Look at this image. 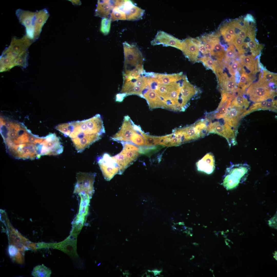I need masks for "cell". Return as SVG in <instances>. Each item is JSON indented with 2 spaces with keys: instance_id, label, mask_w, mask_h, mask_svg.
<instances>
[{
  "instance_id": "obj_1",
  "label": "cell",
  "mask_w": 277,
  "mask_h": 277,
  "mask_svg": "<svg viewBox=\"0 0 277 277\" xmlns=\"http://www.w3.org/2000/svg\"><path fill=\"white\" fill-rule=\"evenodd\" d=\"M0 133L7 152L15 159L33 160L53 153L55 144L50 134L37 136L20 122L1 117Z\"/></svg>"
},
{
  "instance_id": "obj_2",
  "label": "cell",
  "mask_w": 277,
  "mask_h": 277,
  "mask_svg": "<svg viewBox=\"0 0 277 277\" xmlns=\"http://www.w3.org/2000/svg\"><path fill=\"white\" fill-rule=\"evenodd\" d=\"M55 128L71 138L79 153L100 140L105 133L102 119L98 114L88 119L59 124Z\"/></svg>"
},
{
  "instance_id": "obj_3",
  "label": "cell",
  "mask_w": 277,
  "mask_h": 277,
  "mask_svg": "<svg viewBox=\"0 0 277 277\" xmlns=\"http://www.w3.org/2000/svg\"><path fill=\"white\" fill-rule=\"evenodd\" d=\"M16 14L26 28V35L33 42L39 37L42 28L50 16L46 8L35 12L17 9Z\"/></svg>"
},
{
  "instance_id": "obj_4",
  "label": "cell",
  "mask_w": 277,
  "mask_h": 277,
  "mask_svg": "<svg viewBox=\"0 0 277 277\" xmlns=\"http://www.w3.org/2000/svg\"><path fill=\"white\" fill-rule=\"evenodd\" d=\"M250 170V166L246 164L231 165L226 169L223 185L227 190L236 187L245 179Z\"/></svg>"
},
{
  "instance_id": "obj_5",
  "label": "cell",
  "mask_w": 277,
  "mask_h": 277,
  "mask_svg": "<svg viewBox=\"0 0 277 277\" xmlns=\"http://www.w3.org/2000/svg\"><path fill=\"white\" fill-rule=\"evenodd\" d=\"M121 143L123 146L122 150L113 156L118 166L119 174H122L141 153L139 147L131 143Z\"/></svg>"
},
{
  "instance_id": "obj_6",
  "label": "cell",
  "mask_w": 277,
  "mask_h": 277,
  "mask_svg": "<svg viewBox=\"0 0 277 277\" xmlns=\"http://www.w3.org/2000/svg\"><path fill=\"white\" fill-rule=\"evenodd\" d=\"M246 93L251 101L255 103L273 100L276 93L272 88L258 81L252 83L248 88Z\"/></svg>"
},
{
  "instance_id": "obj_7",
  "label": "cell",
  "mask_w": 277,
  "mask_h": 277,
  "mask_svg": "<svg viewBox=\"0 0 277 277\" xmlns=\"http://www.w3.org/2000/svg\"><path fill=\"white\" fill-rule=\"evenodd\" d=\"M124 55V72L130 70L139 64H143L144 57L136 45L130 44L126 42L123 43Z\"/></svg>"
},
{
  "instance_id": "obj_8",
  "label": "cell",
  "mask_w": 277,
  "mask_h": 277,
  "mask_svg": "<svg viewBox=\"0 0 277 277\" xmlns=\"http://www.w3.org/2000/svg\"><path fill=\"white\" fill-rule=\"evenodd\" d=\"M96 175L95 173H77L74 193L79 195H87L91 198L94 192L93 185Z\"/></svg>"
},
{
  "instance_id": "obj_9",
  "label": "cell",
  "mask_w": 277,
  "mask_h": 277,
  "mask_svg": "<svg viewBox=\"0 0 277 277\" xmlns=\"http://www.w3.org/2000/svg\"><path fill=\"white\" fill-rule=\"evenodd\" d=\"M207 135L215 133L225 138L230 147L237 144L236 140L237 132L226 123L224 124L218 121L210 122L207 126Z\"/></svg>"
},
{
  "instance_id": "obj_10",
  "label": "cell",
  "mask_w": 277,
  "mask_h": 277,
  "mask_svg": "<svg viewBox=\"0 0 277 277\" xmlns=\"http://www.w3.org/2000/svg\"><path fill=\"white\" fill-rule=\"evenodd\" d=\"M121 93L126 96L132 94L141 96L145 89L149 88L146 72L140 77L128 80H123Z\"/></svg>"
},
{
  "instance_id": "obj_11",
  "label": "cell",
  "mask_w": 277,
  "mask_h": 277,
  "mask_svg": "<svg viewBox=\"0 0 277 277\" xmlns=\"http://www.w3.org/2000/svg\"><path fill=\"white\" fill-rule=\"evenodd\" d=\"M97 162L105 179L110 181L119 173V167L113 156L107 153L98 157Z\"/></svg>"
},
{
  "instance_id": "obj_12",
  "label": "cell",
  "mask_w": 277,
  "mask_h": 277,
  "mask_svg": "<svg viewBox=\"0 0 277 277\" xmlns=\"http://www.w3.org/2000/svg\"><path fill=\"white\" fill-rule=\"evenodd\" d=\"M134 124L130 117L124 116L122 125L119 131L111 137L113 141L120 142H129L130 138L135 132Z\"/></svg>"
},
{
  "instance_id": "obj_13",
  "label": "cell",
  "mask_w": 277,
  "mask_h": 277,
  "mask_svg": "<svg viewBox=\"0 0 277 277\" xmlns=\"http://www.w3.org/2000/svg\"><path fill=\"white\" fill-rule=\"evenodd\" d=\"M182 41L173 35L162 31L157 32L155 37L151 42L153 45L162 44L165 46H170L182 50Z\"/></svg>"
},
{
  "instance_id": "obj_14",
  "label": "cell",
  "mask_w": 277,
  "mask_h": 277,
  "mask_svg": "<svg viewBox=\"0 0 277 277\" xmlns=\"http://www.w3.org/2000/svg\"><path fill=\"white\" fill-rule=\"evenodd\" d=\"M183 80L181 86L180 99L179 101L181 111L185 110L184 107L187 103L198 92L197 89L188 81L186 76H184Z\"/></svg>"
},
{
  "instance_id": "obj_15",
  "label": "cell",
  "mask_w": 277,
  "mask_h": 277,
  "mask_svg": "<svg viewBox=\"0 0 277 277\" xmlns=\"http://www.w3.org/2000/svg\"><path fill=\"white\" fill-rule=\"evenodd\" d=\"M246 110V108L230 106L227 113L223 118L224 123L237 131L236 130L239 122Z\"/></svg>"
},
{
  "instance_id": "obj_16",
  "label": "cell",
  "mask_w": 277,
  "mask_h": 277,
  "mask_svg": "<svg viewBox=\"0 0 277 277\" xmlns=\"http://www.w3.org/2000/svg\"><path fill=\"white\" fill-rule=\"evenodd\" d=\"M237 81L235 77H229L226 73H223L221 83L219 86L221 93L225 94L234 99L236 94Z\"/></svg>"
},
{
  "instance_id": "obj_17",
  "label": "cell",
  "mask_w": 277,
  "mask_h": 277,
  "mask_svg": "<svg viewBox=\"0 0 277 277\" xmlns=\"http://www.w3.org/2000/svg\"><path fill=\"white\" fill-rule=\"evenodd\" d=\"M182 51L185 57L193 63L197 62L199 50L198 46L192 41L190 38L182 41Z\"/></svg>"
},
{
  "instance_id": "obj_18",
  "label": "cell",
  "mask_w": 277,
  "mask_h": 277,
  "mask_svg": "<svg viewBox=\"0 0 277 277\" xmlns=\"http://www.w3.org/2000/svg\"><path fill=\"white\" fill-rule=\"evenodd\" d=\"M197 170L208 174L212 173L215 168V160L211 152L207 153L196 163Z\"/></svg>"
},
{
  "instance_id": "obj_19",
  "label": "cell",
  "mask_w": 277,
  "mask_h": 277,
  "mask_svg": "<svg viewBox=\"0 0 277 277\" xmlns=\"http://www.w3.org/2000/svg\"><path fill=\"white\" fill-rule=\"evenodd\" d=\"M33 42L26 35L20 39L13 37L12 38L10 45L7 48L12 52L19 54L28 50Z\"/></svg>"
},
{
  "instance_id": "obj_20",
  "label": "cell",
  "mask_w": 277,
  "mask_h": 277,
  "mask_svg": "<svg viewBox=\"0 0 277 277\" xmlns=\"http://www.w3.org/2000/svg\"><path fill=\"white\" fill-rule=\"evenodd\" d=\"M155 82L159 84H167L183 79L184 76L182 73L172 74H165L153 72L148 73Z\"/></svg>"
},
{
  "instance_id": "obj_21",
  "label": "cell",
  "mask_w": 277,
  "mask_h": 277,
  "mask_svg": "<svg viewBox=\"0 0 277 277\" xmlns=\"http://www.w3.org/2000/svg\"><path fill=\"white\" fill-rule=\"evenodd\" d=\"M221 94V99L218 107L210 117L206 118L209 120L212 118H223L228 111L233 99L225 93H222Z\"/></svg>"
},
{
  "instance_id": "obj_22",
  "label": "cell",
  "mask_w": 277,
  "mask_h": 277,
  "mask_svg": "<svg viewBox=\"0 0 277 277\" xmlns=\"http://www.w3.org/2000/svg\"><path fill=\"white\" fill-rule=\"evenodd\" d=\"M144 91L142 97L146 100L150 109L159 107L165 108L164 102L154 91L148 88Z\"/></svg>"
},
{
  "instance_id": "obj_23",
  "label": "cell",
  "mask_w": 277,
  "mask_h": 277,
  "mask_svg": "<svg viewBox=\"0 0 277 277\" xmlns=\"http://www.w3.org/2000/svg\"><path fill=\"white\" fill-rule=\"evenodd\" d=\"M114 7V1L98 0L95 11V15L102 18H109V15Z\"/></svg>"
},
{
  "instance_id": "obj_24",
  "label": "cell",
  "mask_w": 277,
  "mask_h": 277,
  "mask_svg": "<svg viewBox=\"0 0 277 277\" xmlns=\"http://www.w3.org/2000/svg\"><path fill=\"white\" fill-rule=\"evenodd\" d=\"M260 110H269L276 112L277 111L276 100H273L255 103L244 113L243 116L255 111Z\"/></svg>"
},
{
  "instance_id": "obj_25",
  "label": "cell",
  "mask_w": 277,
  "mask_h": 277,
  "mask_svg": "<svg viewBox=\"0 0 277 277\" xmlns=\"http://www.w3.org/2000/svg\"><path fill=\"white\" fill-rule=\"evenodd\" d=\"M253 75L251 73L248 74L245 72H243L241 74L237 86L236 93L243 95L246 93V89L255 79Z\"/></svg>"
},
{
  "instance_id": "obj_26",
  "label": "cell",
  "mask_w": 277,
  "mask_h": 277,
  "mask_svg": "<svg viewBox=\"0 0 277 277\" xmlns=\"http://www.w3.org/2000/svg\"><path fill=\"white\" fill-rule=\"evenodd\" d=\"M258 81L271 88H274L277 85V74L264 70L259 74Z\"/></svg>"
},
{
  "instance_id": "obj_27",
  "label": "cell",
  "mask_w": 277,
  "mask_h": 277,
  "mask_svg": "<svg viewBox=\"0 0 277 277\" xmlns=\"http://www.w3.org/2000/svg\"><path fill=\"white\" fill-rule=\"evenodd\" d=\"M220 33L219 31L202 35L197 38L203 43L210 44L213 47L217 43L220 42Z\"/></svg>"
},
{
  "instance_id": "obj_28",
  "label": "cell",
  "mask_w": 277,
  "mask_h": 277,
  "mask_svg": "<svg viewBox=\"0 0 277 277\" xmlns=\"http://www.w3.org/2000/svg\"><path fill=\"white\" fill-rule=\"evenodd\" d=\"M238 54L236 52L235 47L232 44L230 45L226 50L222 62L224 66L227 68L233 62L236 60Z\"/></svg>"
},
{
  "instance_id": "obj_29",
  "label": "cell",
  "mask_w": 277,
  "mask_h": 277,
  "mask_svg": "<svg viewBox=\"0 0 277 277\" xmlns=\"http://www.w3.org/2000/svg\"><path fill=\"white\" fill-rule=\"evenodd\" d=\"M238 56H239L240 63L243 67L245 66L251 72L250 73L255 74V57L252 55H245L244 54L239 55Z\"/></svg>"
},
{
  "instance_id": "obj_30",
  "label": "cell",
  "mask_w": 277,
  "mask_h": 277,
  "mask_svg": "<svg viewBox=\"0 0 277 277\" xmlns=\"http://www.w3.org/2000/svg\"><path fill=\"white\" fill-rule=\"evenodd\" d=\"M145 10L134 5L125 13L126 20L135 21L141 19Z\"/></svg>"
},
{
  "instance_id": "obj_31",
  "label": "cell",
  "mask_w": 277,
  "mask_h": 277,
  "mask_svg": "<svg viewBox=\"0 0 277 277\" xmlns=\"http://www.w3.org/2000/svg\"><path fill=\"white\" fill-rule=\"evenodd\" d=\"M225 51L224 46L219 42L214 45L212 50L209 53L210 56H213L217 60L221 61L224 58Z\"/></svg>"
},
{
  "instance_id": "obj_32",
  "label": "cell",
  "mask_w": 277,
  "mask_h": 277,
  "mask_svg": "<svg viewBox=\"0 0 277 277\" xmlns=\"http://www.w3.org/2000/svg\"><path fill=\"white\" fill-rule=\"evenodd\" d=\"M232 101L230 106L240 107L246 109L249 106V102L243 95L237 93Z\"/></svg>"
},
{
  "instance_id": "obj_33",
  "label": "cell",
  "mask_w": 277,
  "mask_h": 277,
  "mask_svg": "<svg viewBox=\"0 0 277 277\" xmlns=\"http://www.w3.org/2000/svg\"><path fill=\"white\" fill-rule=\"evenodd\" d=\"M51 270L43 264L35 267L32 271V274L35 277H49L50 276Z\"/></svg>"
},
{
  "instance_id": "obj_34",
  "label": "cell",
  "mask_w": 277,
  "mask_h": 277,
  "mask_svg": "<svg viewBox=\"0 0 277 277\" xmlns=\"http://www.w3.org/2000/svg\"><path fill=\"white\" fill-rule=\"evenodd\" d=\"M229 73L232 76L238 77L239 73L241 74L245 72L243 66L240 64L239 61L236 60L232 63L228 67Z\"/></svg>"
},
{
  "instance_id": "obj_35",
  "label": "cell",
  "mask_w": 277,
  "mask_h": 277,
  "mask_svg": "<svg viewBox=\"0 0 277 277\" xmlns=\"http://www.w3.org/2000/svg\"><path fill=\"white\" fill-rule=\"evenodd\" d=\"M112 21L126 20L125 13L118 7L114 6L109 17Z\"/></svg>"
},
{
  "instance_id": "obj_36",
  "label": "cell",
  "mask_w": 277,
  "mask_h": 277,
  "mask_svg": "<svg viewBox=\"0 0 277 277\" xmlns=\"http://www.w3.org/2000/svg\"><path fill=\"white\" fill-rule=\"evenodd\" d=\"M28 50L20 53L15 61V66H20L23 68H25L28 65Z\"/></svg>"
},
{
  "instance_id": "obj_37",
  "label": "cell",
  "mask_w": 277,
  "mask_h": 277,
  "mask_svg": "<svg viewBox=\"0 0 277 277\" xmlns=\"http://www.w3.org/2000/svg\"><path fill=\"white\" fill-rule=\"evenodd\" d=\"M197 61L202 62L204 65L211 70L216 74V64L215 60L209 56H204L198 58Z\"/></svg>"
},
{
  "instance_id": "obj_38",
  "label": "cell",
  "mask_w": 277,
  "mask_h": 277,
  "mask_svg": "<svg viewBox=\"0 0 277 277\" xmlns=\"http://www.w3.org/2000/svg\"><path fill=\"white\" fill-rule=\"evenodd\" d=\"M247 44L250 48L252 55L254 57L259 54L263 47V45L259 44L254 39L250 41Z\"/></svg>"
},
{
  "instance_id": "obj_39",
  "label": "cell",
  "mask_w": 277,
  "mask_h": 277,
  "mask_svg": "<svg viewBox=\"0 0 277 277\" xmlns=\"http://www.w3.org/2000/svg\"><path fill=\"white\" fill-rule=\"evenodd\" d=\"M145 141V145L149 147L159 144L160 137L155 136L146 135L143 133V134Z\"/></svg>"
},
{
  "instance_id": "obj_40",
  "label": "cell",
  "mask_w": 277,
  "mask_h": 277,
  "mask_svg": "<svg viewBox=\"0 0 277 277\" xmlns=\"http://www.w3.org/2000/svg\"><path fill=\"white\" fill-rule=\"evenodd\" d=\"M111 22L110 18H102L101 23L100 31L104 35H107L109 33Z\"/></svg>"
},
{
  "instance_id": "obj_41",
  "label": "cell",
  "mask_w": 277,
  "mask_h": 277,
  "mask_svg": "<svg viewBox=\"0 0 277 277\" xmlns=\"http://www.w3.org/2000/svg\"><path fill=\"white\" fill-rule=\"evenodd\" d=\"M221 34L222 36L225 41L230 45L232 44L234 36L222 29H219Z\"/></svg>"
},
{
  "instance_id": "obj_42",
  "label": "cell",
  "mask_w": 277,
  "mask_h": 277,
  "mask_svg": "<svg viewBox=\"0 0 277 277\" xmlns=\"http://www.w3.org/2000/svg\"><path fill=\"white\" fill-rule=\"evenodd\" d=\"M244 40L239 37L235 36L234 37L232 44H233L236 49L238 50L244 42Z\"/></svg>"
},
{
  "instance_id": "obj_43",
  "label": "cell",
  "mask_w": 277,
  "mask_h": 277,
  "mask_svg": "<svg viewBox=\"0 0 277 277\" xmlns=\"http://www.w3.org/2000/svg\"><path fill=\"white\" fill-rule=\"evenodd\" d=\"M248 46L247 43L244 42L238 50V55L244 54V53L246 52L247 51Z\"/></svg>"
},
{
  "instance_id": "obj_44",
  "label": "cell",
  "mask_w": 277,
  "mask_h": 277,
  "mask_svg": "<svg viewBox=\"0 0 277 277\" xmlns=\"http://www.w3.org/2000/svg\"><path fill=\"white\" fill-rule=\"evenodd\" d=\"M8 250L9 255L12 257L15 256L18 252V250L16 248L12 245L9 246Z\"/></svg>"
},
{
  "instance_id": "obj_45",
  "label": "cell",
  "mask_w": 277,
  "mask_h": 277,
  "mask_svg": "<svg viewBox=\"0 0 277 277\" xmlns=\"http://www.w3.org/2000/svg\"><path fill=\"white\" fill-rule=\"evenodd\" d=\"M199 51L203 54L209 53V52L204 45L202 43L198 46Z\"/></svg>"
},
{
  "instance_id": "obj_46",
  "label": "cell",
  "mask_w": 277,
  "mask_h": 277,
  "mask_svg": "<svg viewBox=\"0 0 277 277\" xmlns=\"http://www.w3.org/2000/svg\"><path fill=\"white\" fill-rule=\"evenodd\" d=\"M261 67L259 58L257 57L255 61V65L254 72L255 74L260 71L261 69Z\"/></svg>"
},
{
  "instance_id": "obj_47",
  "label": "cell",
  "mask_w": 277,
  "mask_h": 277,
  "mask_svg": "<svg viewBox=\"0 0 277 277\" xmlns=\"http://www.w3.org/2000/svg\"><path fill=\"white\" fill-rule=\"evenodd\" d=\"M126 95L125 94L120 93L116 94L115 97V101L117 102H121Z\"/></svg>"
},
{
  "instance_id": "obj_48",
  "label": "cell",
  "mask_w": 277,
  "mask_h": 277,
  "mask_svg": "<svg viewBox=\"0 0 277 277\" xmlns=\"http://www.w3.org/2000/svg\"><path fill=\"white\" fill-rule=\"evenodd\" d=\"M243 19L246 21L251 22L254 24L255 23V20L251 14H248L243 18Z\"/></svg>"
},
{
  "instance_id": "obj_49",
  "label": "cell",
  "mask_w": 277,
  "mask_h": 277,
  "mask_svg": "<svg viewBox=\"0 0 277 277\" xmlns=\"http://www.w3.org/2000/svg\"><path fill=\"white\" fill-rule=\"evenodd\" d=\"M269 224L270 226L276 228V216L272 218L269 221Z\"/></svg>"
},
{
  "instance_id": "obj_50",
  "label": "cell",
  "mask_w": 277,
  "mask_h": 277,
  "mask_svg": "<svg viewBox=\"0 0 277 277\" xmlns=\"http://www.w3.org/2000/svg\"><path fill=\"white\" fill-rule=\"evenodd\" d=\"M74 5H80L81 4V2L80 0H69Z\"/></svg>"
},
{
  "instance_id": "obj_51",
  "label": "cell",
  "mask_w": 277,
  "mask_h": 277,
  "mask_svg": "<svg viewBox=\"0 0 277 277\" xmlns=\"http://www.w3.org/2000/svg\"><path fill=\"white\" fill-rule=\"evenodd\" d=\"M273 254V257L276 260H277V251H275Z\"/></svg>"
}]
</instances>
